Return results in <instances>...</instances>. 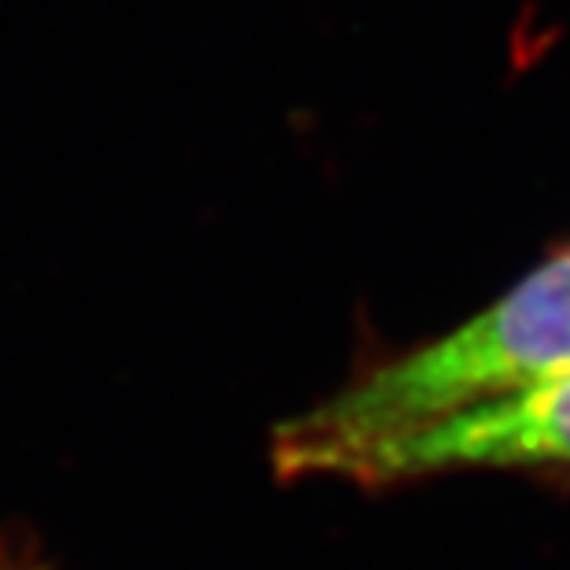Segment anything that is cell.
<instances>
[{"instance_id": "1", "label": "cell", "mask_w": 570, "mask_h": 570, "mask_svg": "<svg viewBox=\"0 0 570 570\" xmlns=\"http://www.w3.org/2000/svg\"><path fill=\"white\" fill-rule=\"evenodd\" d=\"M570 371V245L438 341L352 374L337 393L285 419L271 441L278 478H341L401 433L504 401Z\"/></svg>"}, {"instance_id": "2", "label": "cell", "mask_w": 570, "mask_h": 570, "mask_svg": "<svg viewBox=\"0 0 570 570\" xmlns=\"http://www.w3.org/2000/svg\"><path fill=\"white\" fill-rule=\"evenodd\" d=\"M504 471L570 482V371L360 452L337 482L407 485L444 474Z\"/></svg>"}, {"instance_id": "3", "label": "cell", "mask_w": 570, "mask_h": 570, "mask_svg": "<svg viewBox=\"0 0 570 570\" xmlns=\"http://www.w3.org/2000/svg\"><path fill=\"white\" fill-rule=\"evenodd\" d=\"M0 570H52L33 538L0 533Z\"/></svg>"}]
</instances>
